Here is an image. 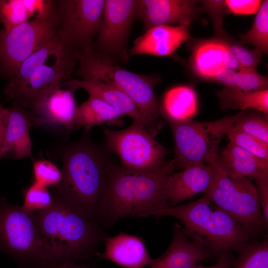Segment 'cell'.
Instances as JSON below:
<instances>
[{"label": "cell", "instance_id": "obj_34", "mask_svg": "<svg viewBox=\"0 0 268 268\" xmlns=\"http://www.w3.org/2000/svg\"><path fill=\"white\" fill-rule=\"evenodd\" d=\"M30 18L22 0H3L0 8V20L4 28L9 29Z\"/></svg>", "mask_w": 268, "mask_h": 268}, {"label": "cell", "instance_id": "obj_11", "mask_svg": "<svg viewBox=\"0 0 268 268\" xmlns=\"http://www.w3.org/2000/svg\"><path fill=\"white\" fill-rule=\"evenodd\" d=\"M52 10L45 18H35L9 29L0 28V76L15 75L21 64L56 35Z\"/></svg>", "mask_w": 268, "mask_h": 268}, {"label": "cell", "instance_id": "obj_4", "mask_svg": "<svg viewBox=\"0 0 268 268\" xmlns=\"http://www.w3.org/2000/svg\"><path fill=\"white\" fill-rule=\"evenodd\" d=\"M204 195L196 201L170 206L158 212L156 217L169 216L184 224V233L212 254L236 251L253 235L228 213Z\"/></svg>", "mask_w": 268, "mask_h": 268}, {"label": "cell", "instance_id": "obj_6", "mask_svg": "<svg viewBox=\"0 0 268 268\" xmlns=\"http://www.w3.org/2000/svg\"><path fill=\"white\" fill-rule=\"evenodd\" d=\"M0 250L20 268L46 264L44 245L35 213L0 198Z\"/></svg>", "mask_w": 268, "mask_h": 268}, {"label": "cell", "instance_id": "obj_20", "mask_svg": "<svg viewBox=\"0 0 268 268\" xmlns=\"http://www.w3.org/2000/svg\"><path fill=\"white\" fill-rule=\"evenodd\" d=\"M75 90L70 88H58L41 100L32 112L42 124L60 125L69 133L75 128L77 106L74 96Z\"/></svg>", "mask_w": 268, "mask_h": 268}, {"label": "cell", "instance_id": "obj_8", "mask_svg": "<svg viewBox=\"0 0 268 268\" xmlns=\"http://www.w3.org/2000/svg\"><path fill=\"white\" fill-rule=\"evenodd\" d=\"M235 117L206 122L167 120L174 139L177 169L182 170L192 165L208 164L215 160L219 143Z\"/></svg>", "mask_w": 268, "mask_h": 268}, {"label": "cell", "instance_id": "obj_27", "mask_svg": "<svg viewBox=\"0 0 268 268\" xmlns=\"http://www.w3.org/2000/svg\"><path fill=\"white\" fill-rule=\"evenodd\" d=\"M210 81L220 83L225 87L242 91H260L268 90L267 76L257 69L242 68L234 70L223 68L219 70Z\"/></svg>", "mask_w": 268, "mask_h": 268}, {"label": "cell", "instance_id": "obj_18", "mask_svg": "<svg viewBox=\"0 0 268 268\" xmlns=\"http://www.w3.org/2000/svg\"><path fill=\"white\" fill-rule=\"evenodd\" d=\"M103 243L104 251L99 253L96 256L122 267L145 268L151 266L154 262L140 237L120 232L115 236H106Z\"/></svg>", "mask_w": 268, "mask_h": 268}, {"label": "cell", "instance_id": "obj_13", "mask_svg": "<svg viewBox=\"0 0 268 268\" xmlns=\"http://www.w3.org/2000/svg\"><path fill=\"white\" fill-rule=\"evenodd\" d=\"M80 54L79 51L62 44L55 55L54 65L39 66L14 99V103L32 111L49 93L70 79Z\"/></svg>", "mask_w": 268, "mask_h": 268}, {"label": "cell", "instance_id": "obj_21", "mask_svg": "<svg viewBox=\"0 0 268 268\" xmlns=\"http://www.w3.org/2000/svg\"><path fill=\"white\" fill-rule=\"evenodd\" d=\"M229 50L225 40L218 37L202 39L194 45L190 66L200 78L210 81L220 69L225 68Z\"/></svg>", "mask_w": 268, "mask_h": 268}, {"label": "cell", "instance_id": "obj_24", "mask_svg": "<svg viewBox=\"0 0 268 268\" xmlns=\"http://www.w3.org/2000/svg\"><path fill=\"white\" fill-rule=\"evenodd\" d=\"M62 41L57 34L51 40L34 52L21 64L16 74L9 78L3 89L4 94L9 99L14 100L24 88L29 78L40 66L51 55L57 54Z\"/></svg>", "mask_w": 268, "mask_h": 268}, {"label": "cell", "instance_id": "obj_33", "mask_svg": "<svg viewBox=\"0 0 268 268\" xmlns=\"http://www.w3.org/2000/svg\"><path fill=\"white\" fill-rule=\"evenodd\" d=\"M232 126L268 145V125L267 121L255 116H246L243 112L236 115Z\"/></svg>", "mask_w": 268, "mask_h": 268}, {"label": "cell", "instance_id": "obj_32", "mask_svg": "<svg viewBox=\"0 0 268 268\" xmlns=\"http://www.w3.org/2000/svg\"><path fill=\"white\" fill-rule=\"evenodd\" d=\"M23 196L24 202L21 207L29 212L44 210L53 202L52 195L48 187L35 181L24 191Z\"/></svg>", "mask_w": 268, "mask_h": 268}, {"label": "cell", "instance_id": "obj_16", "mask_svg": "<svg viewBox=\"0 0 268 268\" xmlns=\"http://www.w3.org/2000/svg\"><path fill=\"white\" fill-rule=\"evenodd\" d=\"M215 160L208 164L192 165L170 175L166 189L167 198L170 206L177 205L208 189L213 179Z\"/></svg>", "mask_w": 268, "mask_h": 268}, {"label": "cell", "instance_id": "obj_38", "mask_svg": "<svg viewBox=\"0 0 268 268\" xmlns=\"http://www.w3.org/2000/svg\"><path fill=\"white\" fill-rule=\"evenodd\" d=\"M262 0H226L224 3L226 10L235 14H253L258 12Z\"/></svg>", "mask_w": 268, "mask_h": 268}, {"label": "cell", "instance_id": "obj_41", "mask_svg": "<svg viewBox=\"0 0 268 268\" xmlns=\"http://www.w3.org/2000/svg\"><path fill=\"white\" fill-rule=\"evenodd\" d=\"M6 122V108L3 107L0 105V159L2 158L1 151Z\"/></svg>", "mask_w": 268, "mask_h": 268}, {"label": "cell", "instance_id": "obj_25", "mask_svg": "<svg viewBox=\"0 0 268 268\" xmlns=\"http://www.w3.org/2000/svg\"><path fill=\"white\" fill-rule=\"evenodd\" d=\"M160 110L167 120L191 119L198 110L195 91L188 85H178L170 88L163 96Z\"/></svg>", "mask_w": 268, "mask_h": 268}, {"label": "cell", "instance_id": "obj_2", "mask_svg": "<svg viewBox=\"0 0 268 268\" xmlns=\"http://www.w3.org/2000/svg\"><path fill=\"white\" fill-rule=\"evenodd\" d=\"M62 177L52 188L53 199L96 222V213L105 189L109 165L103 153L86 136L62 152Z\"/></svg>", "mask_w": 268, "mask_h": 268}, {"label": "cell", "instance_id": "obj_3", "mask_svg": "<svg viewBox=\"0 0 268 268\" xmlns=\"http://www.w3.org/2000/svg\"><path fill=\"white\" fill-rule=\"evenodd\" d=\"M35 214L44 247L46 265L96 256L106 237L97 222L54 199L49 207Z\"/></svg>", "mask_w": 268, "mask_h": 268}, {"label": "cell", "instance_id": "obj_5", "mask_svg": "<svg viewBox=\"0 0 268 268\" xmlns=\"http://www.w3.org/2000/svg\"><path fill=\"white\" fill-rule=\"evenodd\" d=\"M76 74L83 79H95L111 84L125 93L134 103L145 129L154 137L162 127L160 106L154 88L157 76L137 74L98 54L92 46L80 52Z\"/></svg>", "mask_w": 268, "mask_h": 268}, {"label": "cell", "instance_id": "obj_1", "mask_svg": "<svg viewBox=\"0 0 268 268\" xmlns=\"http://www.w3.org/2000/svg\"><path fill=\"white\" fill-rule=\"evenodd\" d=\"M177 169L174 159L149 172H136L109 163L105 191L96 221L109 227L126 217L156 216L170 207L166 189L168 178Z\"/></svg>", "mask_w": 268, "mask_h": 268}, {"label": "cell", "instance_id": "obj_35", "mask_svg": "<svg viewBox=\"0 0 268 268\" xmlns=\"http://www.w3.org/2000/svg\"><path fill=\"white\" fill-rule=\"evenodd\" d=\"M34 181L47 187H54L61 182L62 171L53 162L44 159L33 161Z\"/></svg>", "mask_w": 268, "mask_h": 268}, {"label": "cell", "instance_id": "obj_30", "mask_svg": "<svg viewBox=\"0 0 268 268\" xmlns=\"http://www.w3.org/2000/svg\"><path fill=\"white\" fill-rule=\"evenodd\" d=\"M236 251L232 268H268V238L260 242L246 243Z\"/></svg>", "mask_w": 268, "mask_h": 268}, {"label": "cell", "instance_id": "obj_12", "mask_svg": "<svg viewBox=\"0 0 268 268\" xmlns=\"http://www.w3.org/2000/svg\"><path fill=\"white\" fill-rule=\"evenodd\" d=\"M138 5V0H104L97 41L92 46L98 54L114 63L128 61V39Z\"/></svg>", "mask_w": 268, "mask_h": 268}, {"label": "cell", "instance_id": "obj_37", "mask_svg": "<svg viewBox=\"0 0 268 268\" xmlns=\"http://www.w3.org/2000/svg\"><path fill=\"white\" fill-rule=\"evenodd\" d=\"M201 3L212 19L216 36L223 35L225 33L223 28V17L227 11L224 0H202Z\"/></svg>", "mask_w": 268, "mask_h": 268}, {"label": "cell", "instance_id": "obj_28", "mask_svg": "<svg viewBox=\"0 0 268 268\" xmlns=\"http://www.w3.org/2000/svg\"><path fill=\"white\" fill-rule=\"evenodd\" d=\"M222 109L246 110L253 109L268 113V90L242 91L226 87L216 93Z\"/></svg>", "mask_w": 268, "mask_h": 268}, {"label": "cell", "instance_id": "obj_17", "mask_svg": "<svg viewBox=\"0 0 268 268\" xmlns=\"http://www.w3.org/2000/svg\"><path fill=\"white\" fill-rule=\"evenodd\" d=\"M190 37L189 27L187 26H155L135 39L128 52L129 57L140 55L168 56Z\"/></svg>", "mask_w": 268, "mask_h": 268}, {"label": "cell", "instance_id": "obj_10", "mask_svg": "<svg viewBox=\"0 0 268 268\" xmlns=\"http://www.w3.org/2000/svg\"><path fill=\"white\" fill-rule=\"evenodd\" d=\"M104 0H53L52 12L62 43L80 52L93 46L101 24Z\"/></svg>", "mask_w": 268, "mask_h": 268}, {"label": "cell", "instance_id": "obj_36", "mask_svg": "<svg viewBox=\"0 0 268 268\" xmlns=\"http://www.w3.org/2000/svg\"><path fill=\"white\" fill-rule=\"evenodd\" d=\"M229 52L235 57L243 68L257 69L261 63L262 52L257 48L250 49L235 42L230 37L224 39Z\"/></svg>", "mask_w": 268, "mask_h": 268}, {"label": "cell", "instance_id": "obj_40", "mask_svg": "<svg viewBox=\"0 0 268 268\" xmlns=\"http://www.w3.org/2000/svg\"><path fill=\"white\" fill-rule=\"evenodd\" d=\"M233 262L230 252H225L220 255L216 263L212 266L205 267L198 264L191 268H231Z\"/></svg>", "mask_w": 268, "mask_h": 268}, {"label": "cell", "instance_id": "obj_9", "mask_svg": "<svg viewBox=\"0 0 268 268\" xmlns=\"http://www.w3.org/2000/svg\"><path fill=\"white\" fill-rule=\"evenodd\" d=\"M109 148L119 157L121 166L136 172L157 170L164 163L167 149L156 141L140 122L113 130L103 128Z\"/></svg>", "mask_w": 268, "mask_h": 268}, {"label": "cell", "instance_id": "obj_26", "mask_svg": "<svg viewBox=\"0 0 268 268\" xmlns=\"http://www.w3.org/2000/svg\"><path fill=\"white\" fill-rule=\"evenodd\" d=\"M123 116L113 106L103 100L89 96L77 107L75 117V128L82 127L85 133L94 126L113 121Z\"/></svg>", "mask_w": 268, "mask_h": 268}, {"label": "cell", "instance_id": "obj_42", "mask_svg": "<svg viewBox=\"0 0 268 268\" xmlns=\"http://www.w3.org/2000/svg\"><path fill=\"white\" fill-rule=\"evenodd\" d=\"M37 268H88L87 267L78 265L74 262H67L61 264H49L40 266Z\"/></svg>", "mask_w": 268, "mask_h": 268}, {"label": "cell", "instance_id": "obj_39", "mask_svg": "<svg viewBox=\"0 0 268 268\" xmlns=\"http://www.w3.org/2000/svg\"><path fill=\"white\" fill-rule=\"evenodd\" d=\"M255 180L263 222L266 228L268 225V179Z\"/></svg>", "mask_w": 268, "mask_h": 268}, {"label": "cell", "instance_id": "obj_23", "mask_svg": "<svg viewBox=\"0 0 268 268\" xmlns=\"http://www.w3.org/2000/svg\"><path fill=\"white\" fill-rule=\"evenodd\" d=\"M216 161L226 173L253 177L255 180L268 179V162L229 142L217 154Z\"/></svg>", "mask_w": 268, "mask_h": 268}, {"label": "cell", "instance_id": "obj_14", "mask_svg": "<svg viewBox=\"0 0 268 268\" xmlns=\"http://www.w3.org/2000/svg\"><path fill=\"white\" fill-rule=\"evenodd\" d=\"M200 10L196 0H138L137 18L142 21L145 31L159 25L189 27Z\"/></svg>", "mask_w": 268, "mask_h": 268}, {"label": "cell", "instance_id": "obj_15", "mask_svg": "<svg viewBox=\"0 0 268 268\" xmlns=\"http://www.w3.org/2000/svg\"><path fill=\"white\" fill-rule=\"evenodd\" d=\"M6 111L2 157L20 159L30 156L32 142L30 129L42 125L41 120L32 112L16 103L7 108Z\"/></svg>", "mask_w": 268, "mask_h": 268}, {"label": "cell", "instance_id": "obj_29", "mask_svg": "<svg viewBox=\"0 0 268 268\" xmlns=\"http://www.w3.org/2000/svg\"><path fill=\"white\" fill-rule=\"evenodd\" d=\"M240 43L254 46L263 54L268 53V1H262L251 28L240 36Z\"/></svg>", "mask_w": 268, "mask_h": 268}, {"label": "cell", "instance_id": "obj_19", "mask_svg": "<svg viewBox=\"0 0 268 268\" xmlns=\"http://www.w3.org/2000/svg\"><path fill=\"white\" fill-rule=\"evenodd\" d=\"M212 253L206 247L192 240L177 223L173 226L170 245L153 265L164 268H191L209 258Z\"/></svg>", "mask_w": 268, "mask_h": 268}, {"label": "cell", "instance_id": "obj_22", "mask_svg": "<svg viewBox=\"0 0 268 268\" xmlns=\"http://www.w3.org/2000/svg\"><path fill=\"white\" fill-rule=\"evenodd\" d=\"M62 85L74 90L82 88L89 96L103 100L118 110L123 116L127 115L134 121L143 124L142 117L133 101L122 91L111 84L95 79H70L64 82Z\"/></svg>", "mask_w": 268, "mask_h": 268}, {"label": "cell", "instance_id": "obj_7", "mask_svg": "<svg viewBox=\"0 0 268 268\" xmlns=\"http://www.w3.org/2000/svg\"><path fill=\"white\" fill-rule=\"evenodd\" d=\"M212 183L204 193L253 235L266 228L257 189L247 177L228 174L214 162Z\"/></svg>", "mask_w": 268, "mask_h": 268}, {"label": "cell", "instance_id": "obj_31", "mask_svg": "<svg viewBox=\"0 0 268 268\" xmlns=\"http://www.w3.org/2000/svg\"><path fill=\"white\" fill-rule=\"evenodd\" d=\"M230 142L256 156L268 162V145L260 139L234 128L232 125L225 131Z\"/></svg>", "mask_w": 268, "mask_h": 268}]
</instances>
